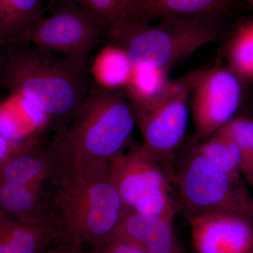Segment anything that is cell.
<instances>
[{"label":"cell","instance_id":"9c48e42d","mask_svg":"<svg viewBox=\"0 0 253 253\" xmlns=\"http://www.w3.org/2000/svg\"><path fill=\"white\" fill-rule=\"evenodd\" d=\"M159 162L142 145L132 143L109 163L110 179L126 209H132L153 190L169 187Z\"/></svg>","mask_w":253,"mask_h":253},{"label":"cell","instance_id":"ba28073f","mask_svg":"<svg viewBox=\"0 0 253 253\" xmlns=\"http://www.w3.org/2000/svg\"><path fill=\"white\" fill-rule=\"evenodd\" d=\"M185 76L196 136L207 139L236 117L244 83L227 66L195 70Z\"/></svg>","mask_w":253,"mask_h":253},{"label":"cell","instance_id":"5b68a950","mask_svg":"<svg viewBox=\"0 0 253 253\" xmlns=\"http://www.w3.org/2000/svg\"><path fill=\"white\" fill-rule=\"evenodd\" d=\"M181 204L189 216L226 213L253 224V199L241 179L218 169L196 148L177 174Z\"/></svg>","mask_w":253,"mask_h":253},{"label":"cell","instance_id":"f1b7e54d","mask_svg":"<svg viewBox=\"0 0 253 253\" xmlns=\"http://www.w3.org/2000/svg\"><path fill=\"white\" fill-rule=\"evenodd\" d=\"M244 1L253 7V0H244Z\"/></svg>","mask_w":253,"mask_h":253},{"label":"cell","instance_id":"83f0119b","mask_svg":"<svg viewBox=\"0 0 253 253\" xmlns=\"http://www.w3.org/2000/svg\"><path fill=\"white\" fill-rule=\"evenodd\" d=\"M3 60H4V55L0 54V77H1V68H2Z\"/></svg>","mask_w":253,"mask_h":253},{"label":"cell","instance_id":"8992f818","mask_svg":"<svg viewBox=\"0 0 253 253\" xmlns=\"http://www.w3.org/2000/svg\"><path fill=\"white\" fill-rule=\"evenodd\" d=\"M107 24L72 0H59L16 44H31L89 68L91 55L102 44Z\"/></svg>","mask_w":253,"mask_h":253},{"label":"cell","instance_id":"3957f363","mask_svg":"<svg viewBox=\"0 0 253 253\" xmlns=\"http://www.w3.org/2000/svg\"><path fill=\"white\" fill-rule=\"evenodd\" d=\"M49 200L58 241L101 247L115 239L126 208L106 172L58 179Z\"/></svg>","mask_w":253,"mask_h":253},{"label":"cell","instance_id":"5bb4252c","mask_svg":"<svg viewBox=\"0 0 253 253\" xmlns=\"http://www.w3.org/2000/svg\"><path fill=\"white\" fill-rule=\"evenodd\" d=\"M0 213L21 222L52 220L49 201L44 197L42 186L0 183Z\"/></svg>","mask_w":253,"mask_h":253},{"label":"cell","instance_id":"7402d4cb","mask_svg":"<svg viewBox=\"0 0 253 253\" xmlns=\"http://www.w3.org/2000/svg\"><path fill=\"white\" fill-rule=\"evenodd\" d=\"M131 211L145 215L166 217L174 220L176 210L169 187H162L153 190L141 198Z\"/></svg>","mask_w":253,"mask_h":253},{"label":"cell","instance_id":"4fadbf2b","mask_svg":"<svg viewBox=\"0 0 253 253\" xmlns=\"http://www.w3.org/2000/svg\"><path fill=\"white\" fill-rule=\"evenodd\" d=\"M58 241L53 220L21 222L0 213V253H41Z\"/></svg>","mask_w":253,"mask_h":253},{"label":"cell","instance_id":"2e32d148","mask_svg":"<svg viewBox=\"0 0 253 253\" xmlns=\"http://www.w3.org/2000/svg\"><path fill=\"white\" fill-rule=\"evenodd\" d=\"M44 0H0V44L18 43L43 16Z\"/></svg>","mask_w":253,"mask_h":253},{"label":"cell","instance_id":"cb8c5ba5","mask_svg":"<svg viewBox=\"0 0 253 253\" xmlns=\"http://www.w3.org/2000/svg\"><path fill=\"white\" fill-rule=\"evenodd\" d=\"M38 138L36 136L24 141H16L0 134V172L13 156L33 144Z\"/></svg>","mask_w":253,"mask_h":253},{"label":"cell","instance_id":"9a60e30c","mask_svg":"<svg viewBox=\"0 0 253 253\" xmlns=\"http://www.w3.org/2000/svg\"><path fill=\"white\" fill-rule=\"evenodd\" d=\"M231 0H132L135 22L149 24L157 20L218 15Z\"/></svg>","mask_w":253,"mask_h":253},{"label":"cell","instance_id":"44dd1931","mask_svg":"<svg viewBox=\"0 0 253 253\" xmlns=\"http://www.w3.org/2000/svg\"><path fill=\"white\" fill-rule=\"evenodd\" d=\"M196 149L218 169L241 179L240 158L235 144L227 136L216 132Z\"/></svg>","mask_w":253,"mask_h":253},{"label":"cell","instance_id":"6da1fadb","mask_svg":"<svg viewBox=\"0 0 253 253\" xmlns=\"http://www.w3.org/2000/svg\"><path fill=\"white\" fill-rule=\"evenodd\" d=\"M136 126L135 111L123 88L92 83L71 122L48 144L56 181L106 172L113 158L131 144Z\"/></svg>","mask_w":253,"mask_h":253},{"label":"cell","instance_id":"277c9868","mask_svg":"<svg viewBox=\"0 0 253 253\" xmlns=\"http://www.w3.org/2000/svg\"><path fill=\"white\" fill-rule=\"evenodd\" d=\"M216 16H169L155 25L118 21L107 25L102 43L123 49L133 68L169 73L200 48L220 38L223 27Z\"/></svg>","mask_w":253,"mask_h":253},{"label":"cell","instance_id":"484cf974","mask_svg":"<svg viewBox=\"0 0 253 253\" xmlns=\"http://www.w3.org/2000/svg\"><path fill=\"white\" fill-rule=\"evenodd\" d=\"M118 6L126 21L135 23L132 0H113Z\"/></svg>","mask_w":253,"mask_h":253},{"label":"cell","instance_id":"52a82bcc","mask_svg":"<svg viewBox=\"0 0 253 253\" xmlns=\"http://www.w3.org/2000/svg\"><path fill=\"white\" fill-rule=\"evenodd\" d=\"M190 91L186 76L169 81L157 97L134 108L142 146L158 161L172 159L185 137Z\"/></svg>","mask_w":253,"mask_h":253},{"label":"cell","instance_id":"f546056e","mask_svg":"<svg viewBox=\"0 0 253 253\" xmlns=\"http://www.w3.org/2000/svg\"><path fill=\"white\" fill-rule=\"evenodd\" d=\"M249 253H253V248L252 250H251V251H250Z\"/></svg>","mask_w":253,"mask_h":253},{"label":"cell","instance_id":"e0dca14e","mask_svg":"<svg viewBox=\"0 0 253 253\" xmlns=\"http://www.w3.org/2000/svg\"><path fill=\"white\" fill-rule=\"evenodd\" d=\"M133 67L126 53L118 46L105 44L90 61L89 72L93 84L109 89L126 86Z\"/></svg>","mask_w":253,"mask_h":253},{"label":"cell","instance_id":"d6986e66","mask_svg":"<svg viewBox=\"0 0 253 253\" xmlns=\"http://www.w3.org/2000/svg\"><path fill=\"white\" fill-rule=\"evenodd\" d=\"M169 81L168 72L164 70L133 68L130 78L123 89L133 108H136L157 97Z\"/></svg>","mask_w":253,"mask_h":253},{"label":"cell","instance_id":"7a4b0ae2","mask_svg":"<svg viewBox=\"0 0 253 253\" xmlns=\"http://www.w3.org/2000/svg\"><path fill=\"white\" fill-rule=\"evenodd\" d=\"M18 44L4 55L0 84L36 106L56 133L62 130L90 91L89 68L38 46Z\"/></svg>","mask_w":253,"mask_h":253},{"label":"cell","instance_id":"ffe728a7","mask_svg":"<svg viewBox=\"0 0 253 253\" xmlns=\"http://www.w3.org/2000/svg\"><path fill=\"white\" fill-rule=\"evenodd\" d=\"M217 131L235 144L241 174L253 187V118L236 116Z\"/></svg>","mask_w":253,"mask_h":253},{"label":"cell","instance_id":"ac0fdd59","mask_svg":"<svg viewBox=\"0 0 253 253\" xmlns=\"http://www.w3.org/2000/svg\"><path fill=\"white\" fill-rule=\"evenodd\" d=\"M225 56L228 68L244 83H253V21L236 28L226 44Z\"/></svg>","mask_w":253,"mask_h":253},{"label":"cell","instance_id":"8fae6325","mask_svg":"<svg viewBox=\"0 0 253 253\" xmlns=\"http://www.w3.org/2000/svg\"><path fill=\"white\" fill-rule=\"evenodd\" d=\"M114 239L123 240L146 253H180L174 220L126 209Z\"/></svg>","mask_w":253,"mask_h":253},{"label":"cell","instance_id":"4316f807","mask_svg":"<svg viewBox=\"0 0 253 253\" xmlns=\"http://www.w3.org/2000/svg\"><path fill=\"white\" fill-rule=\"evenodd\" d=\"M41 253H84L83 248L66 243H60L58 246L46 248Z\"/></svg>","mask_w":253,"mask_h":253},{"label":"cell","instance_id":"7c38bea8","mask_svg":"<svg viewBox=\"0 0 253 253\" xmlns=\"http://www.w3.org/2000/svg\"><path fill=\"white\" fill-rule=\"evenodd\" d=\"M56 179V169L48 144L39 139L13 156L0 172V183L42 186Z\"/></svg>","mask_w":253,"mask_h":253},{"label":"cell","instance_id":"603a6c76","mask_svg":"<svg viewBox=\"0 0 253 253\" xmlns=\"http://www.w3.org/2000/svg\"><path fill=\"white\" fill-rule=\"evenodd\" d=\"M106 24L126 21L113 0H72Z\"/></svg>","mask_w":253,"mask_h":253},{"label":"cell","instance_id":"d4e9b609","mask_svg":"<svg viewBox=\"0 0 253 253\" xmlns=\"http://www.w3.org/2000/svg\"><path fill=\"white\" fill-rule=\"evenodd\" d=\"M87 253H146L135 245L120 239H113L99 248L91 249Z\"/></svg>","mask_w":253,"mask_h":253},{"label":"cell","instance_id":"30bf717a","mask_svg":"<svg viewBox=\"0 0 253 253\" xmlns=\"http://www.w3.org/2000/svg\"><path fill=\"white\" fill-rule=\"evenodd\" d=\"M191 239L198 253H249L253 224L226 213L189 216Z\"/></svg>","mask_w":253,"mask_h":253}]
</instances>
